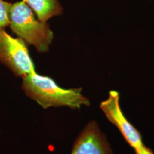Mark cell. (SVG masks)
Returning <instances> with one entry per match:
<instances>
[{"label": "cell", "instance_id": "obj_1", "mask_svg": "<svg viewBox=\"0 0 154 154\" xmlns=\"http://www.w3.org/2000/svg\"><path fill=\"white\" fill-rule=\"evenodd\" d=\"M22 88L30 98L45 109L49 107H68L80 109L89 106L90 100L82 94V88H62L51 78L35 72L22 78Z\"/></svg>", "mask_w": 154, "mask_h": 154}, {"label": "cell", "instance_id": "obj_2", "mask_svg": "<svg viewBox=\"0 0 154 154\" xmlns=\"http://www.w3.org/2000/svg\"><path fill=\"white\" fill-rule=\"evenodd\" d=\"M9 26L14 33L34 46L39 53L48 51L54 38L53 32L49 25L36 19L32 9L23 0L12 4Z\"/></svg>", "mask_w": 154, "mask_h": 154}, {"label": "cell", "instance_id": "obj_3", "mask_svg": "<svg viewBox=\"0 0 154 154\" xmlns=\"http://www.w3.org/2000/svg\"><path fill=\"white\" fill-rule=\"evenodd\" d=\"M0 63L22 78L36 72L25 42L12 37L4 30H0Z\"/></svg>", "mask_w": 154, "mask_h": 154}, {"label": "cell", "instance_id": "obj_4", "mask_svg": "<svg viewBox=\"0 0 154 154\" xmlns=\"http://www.w3.org/2000/svg\"><path fill=\"white\" fill-rule=\"evenodd\" d=\"M100 107L109 121L116 126L127 143L134 150L143 146L142 137L138 130L128 121L119 104V93L111 90L108 98L102 102Z\"/></svg>", "mask_w": 154, "mask_h": 154}, {"label": "cell", "instance_id": "obj_5", "mask_svg": "<svg viewBox=\"0 0 154 154\" xmlns=\"http://www.w3.org/2000/svg\"><path fill=\"white\" fill-rule=\"evenodd\" d=\"M106 136L98 123L88 122L75 140L71 154H113Z\"/></svg>", "mask_w": 154, "mask_h": 154}, {"label": "cell", "instance_id": "obj_6", "mask_svg": "<svg viewBox=\"0 0 154 154\" xmlns=\"http://www.w3.org/2000/svg\"><path fill=\"white\" fill-rule=\"evenodd\" d=\"M35 12L41 22L46 23L51 17L60 16L62 8L58 0H23Z\"/></svg>", "mask_w": 154, "mask_h": 154}, {"label": "cell", "instance_id": "obj_7", "mask_svg": "<svg viewBox=\"0 0 154 154\" xmlns=\"http://www.w3.org/2000/svg\"><path fill=\"white\" fill-rule=\"evenodd\" d=\"M12 4L5 0H0V30L10 25V11Z\"/></svg>", "mask_w": 154, "mask_h": 154}, {"label": "cell", "instance_id": "obj_8", "mask_svg": "<svg viewBox=\"0 0 154 154\" xmlns=\"http://www.w3.org/2000/svg\"><path fill=\"white\" fill-rule=\"evenodd\" d=\"M135 154H154L152 151L144 144L141 147L135 150Z\"/></svg>", "mask_w": 154, "mask_h": 154}]
</instances>
